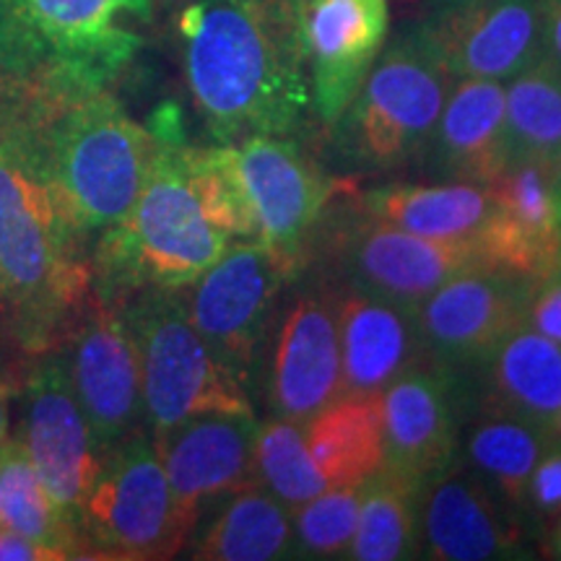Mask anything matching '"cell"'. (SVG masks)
Returning <instances> with one entry per match:
<instances>
[{"label":"cell","mask_w":561,"mask_h":561,"mask_svg":"<svg viewBox=\"0 0 561 561\" xmlns=\"http://www.w3.org/2000/svg\"><path fill=\"white\" fill-rule=\"evenodd\" d=\"M182 70L216 144L289 136L312 107L301 0H187Z\"/></svg>","instance_id":"cell-1"},{"label":"cell","mask_w":561,"mask_h":561,"mask_svg":"<svg viewBox=\"0 0 561 561\" xmlns=\"http://www.w3.org/2000/svg\"><path fill=\"white\" fill-rule=\"evenodd\" d=\"M94 271L55 185L34 87L0 121V310L30 351L62 339L87 310Z\"/></svg>","instance_id":"cell-2"},{"label":"cell","mask_w":561,"mask_h":561,"mask_svg":"<svg viewBox=\"0 0 561 561\" xmlns=\"http://www.w3.org/2000/svg\"><path fill=\"white\" fill-rule=\"evenodd\" d=\"M34 110L55 185L81 234L123 221L149 174L153 133L107 89L37 81Z\"/></svg>","instance_id":"cell-3"},{"label":"cell","mask_w":561,"mask_h":561,"mask_svg":"<svg viewBox=\"0 0 561 561\" xmlns=\"http://www.w3.org/2000/svg\"><path fill=\"white\" fill-rule=\"evenodd\" d=\"M149 174L123 221L102 231L94 261L100 299L140 289H185L229 248L208 219L191 172V149L178 136H153Z\"/></svg>","instance_id":"cell-4"},{"label":"cell","mask_w":561,"mask_h":561,"mask_svg":"<svg viewBox=\"0 0 561 561\" xmlns=\"http://www.w3.org/2000/svg\"><path fill=\"white\" fill-rule=\"evenodd\" d=\"M121 312L138 348L151 434L203 413H252L248 388L195 331L180 289H140Z\"/></svg>","instance_id":"cell-5"},{"label":"cell","mask_w":561,"mask_h":561,"mask_svg":"<svg viewBox=\"0 0 561 561\" xmlns=\"http://www.w3.org/2000/svg\"><path fill=\"white\" fill-rule=\"evenodd\" d=\"M453 81L413 32H403L380 53L335 123L343 157L369 172H390L424 157Z\"/></svg>","instance_id":"cell-6"},{"label":"cell","mask_w":561,"mask_h":561,"mask_svg":"<svg viewBox=\"0 0 561 561\" xmlns=\"http://www.w3.org/2000/svg\"><path fill=\"white\" fill-rule=\"evenodd\" d=\"M39 81L107 89L140 50L151 0H0Z\"/></svg>","instance_id":"cell-7"},{"label":"cell","mask_w":561,"mask_h":561,"mask_svg":"<svg viewBox=\"0 0 561 561\" xmlns=\"http://www.w3.org/2000/svg\"><path fill=\"white\" fill-rule=\"evenodd\" d=\"M81 546L107 559H172L193 536L174 502L151 432L107 450L81 507Z\"/></svg>","instance_id":"cell-8"},{"label":"cell","mask_w":561,"mask_h":561,"mask_svg":"<svg viewBox=\"0 0 561 561\" xmlns=\"http://www.w3.org/2000/svg\"><path fill=\"white\" fill-rule=\"evenodd\" d=\"M291 276L265 244L237 242L182 294L195 331L244 388L255 380L280 286Z\"/></svg>","instance_id":"cell-9"},{"label":"cell","mask_w":561,"mask_h":561,"mask_svg":"<svg viewBox=\"0 0 561 561\" xmlns=\"http://www.w3.org/2000/svg\"><path fill=\"white\" fill-rule=\"evenodd\" d=\"M411 32L455 81L507 83L543 60V0H434Z\"/></svg>","instance_id":"cell-10"},{"label":"cell","mask_w":561,"mask_h":561,"mask_svg":"<svg viewBox=\"0 0 561 561\" xmlns=\"http://www.w3.org/2000/svg\"><path fill=\"white\" fill-rule=\"evenodd\" d=\"M34 471L81 541L79 520L87 494L100 476L107 453L96 445L60 354L42 356L21 396V432L16 437ZM83 549V546H81Z\"/></svg>","instance_id":"cell-11"},{"label":"cell","mask_w":561,"mask_h":561,"mask_svg":"<svg viewBox=\"0 0 561 561\" xmlns=\"http://www.w3.org/2000/svg\"><path fill=\"white\" fill-rule=\"evenodd\" d=\"M460 369L424 362L380 392L385 466L421 489L460 460L462 424L471 405Z\"/></svg>","instance_id":"cell-12"},{"label":"cell","mask_w":561,"mask_h":561,"mask_svg":"<svg viewBox=\"0 0 561 561\" xmlns=\"http://www.w3.org/2000/svg\"><path fill=\"white\" fill-rule=\"evenodd\" d=\"M60 356L76 401L104 453L144 432L140 359L121 310L102 299L89 305L70 328L68 348Z\"/></svg>","instance_id":"cell-13"},{"label":"cell","mask_w":561,"mask_h":561,"mask_svg":"<svg viewBox=\"0 0 561 561\" xmlns=\"http://www.w3.org/2000/svg\"><path fill=\"white\" fill-rule=\"evenodd\" d=\"M335 255L354 289L411 310L460 273L494 268L479 237L430 240L371 219L369 214L335 237Z\"/></svg>","instance_id":"cell-14"},{"label":"cell","mask_w":561,"mask_h":561,"mask_svg":"<svg viewBox=\"0 0 561 561\" xmlns=\"http://www.w3.org/2000/svg\"><path fill=\"white\" fill-rule=\"evenodd\" d=\"M536 280L502 268L460 273L416 307L432 362L473 369L504 335L525 322Z\"/></svg>","instance_id":"cell-15"},{"label":"cell","mask_w":561,"mask_h":561,"mask_svg":"<svg viewBox=\"0 0 561 561\" xmlns=\"http://www.w3.org/2000/svg\"><path fill=\"white\" fill-rule=\"evenodd\" d=\"M255 434V413H203L151 434L191 533L210 502L257 483Z\"/></svg>","instance_id":"cell-16"},{"label":"cell","mask_w":561,"mask_h":561,"mask_svg":"<svg viewBox=\"0 0 561 561\" xmlns=\"http://www.w3.org/2000/svg\"><path fill=\"white\" fill-rule=\"evenodd\" d=\"M237 157L255 210L257 242L294 273L322 208L331 201V182L294 140L278 136L242 140Z\"/></svg>","instance_id":"cell-17"},{"label":"cell","mask_w":561,"mask_h":561,"mask_svg":"<svg viewBox=\"0 0 561 561\" xmlns=\"http://www.w3.org/2000/svg\"><path fill=\"white\" fill-rule=\"evenodd\" d=\"M390 32L388 0H312L305 5V45L312 107L335 125L359 94Z\"/></svg>","instance_id":"cell-18"},{"label":"cell","mask_w":561,"mask_h":561,"mask_svg":"<svg viewBox=\"0 0 561 561\" xmlns=\"http://www.w3.org/2000/svg\"><path fill=\"white\" fill-rule=\"evenodd\" d=\"M343 396L339 301L305 291L280 320L268 398L278 419L305 424Z\"/></svg>","instance_id":"cell-19"},{"label":"cell","mask_w":561,"mask_h":561,"mask_svg":"<svg viewBox=\"0 0 561 561\" xmlns=\"http://www.w3.org/2000/svg\"><path fill=\"white\" fill-rule=\"evenodd\" d=\"M491 210L479 242L494 268L541 280L561 265L551 170L517 161L486 185Z\"/></svg>","instance_id":"cell-20"},{"label":"cell","mask_w":561,"mask_h":561,"mask_svg":"<svg viewBox=\"0 0 561 561\" xmlns=\"http://www.w3.org/2000/svg\"><path fill=\"white\" fill-rule=\"evenodd\" d=\"M421 546L437 561H489L517 557L523 530L504 502L458 466L421 491Z\"/></svg>","instance_id":"cell-21"},{"label":"cell","mask_w":561,"mask_h":561,"mask_svg":"<svg viewBox=\"0 0 561 561\" xmlns=\"http://www.w3.org/2000/svg\"><path fill=\"white\" fill-rule=\"evenodd\" d=\"M343 396H380L405 371L430 362L416 310L367 291L339 305Z\"/></svg>","instance_id":"cell-22"},{"label":"cell","mask_w":561,"mask_h":561,"mask_svg":"<svg viewBox=\"0 0 561 561\" xmlns=\"http://www.w3.org/2000/svg\"><path fill=\"white\" fill-rule=\"evenodd\" d=\"M445 182L489 185L510 167L504 83L489 79L453 81L445 107L424 153Z\"/></svg>","instance_id":"cell-23"},{"label":"cell","mask_w":561,"mask_h":561,"mask_svg":"<svg viewBox=\"0 0 561 561\" xmlns=\"http://www.w3.org/2000/svg\"><path fill=\"white\" fill-rule=\"evenodd\" d=\"M481 413L533 421L549 430L561 409V346L528 322L504 335L473 367Z\"/></svg>","instance_id":"cell-24"},{"label":"cell","mask_w":561,"mask_h":561,"mask_svg":"<svg viewBox=\"0 0 561 561\" xmlns=\"http://www.w3.org/2000/svg\"><path fill=\"white\" fill-rule=\"evenodd\" d=\"M305 445L331 489L364 486L385 468L380 396H341L301 424Z\"/></svg>","instance_id":"cell-25"},{"label":"cell","mask_w":561,"mask_h":561,"mask_svg":"<svg viewBox=\"0 0 561 561\" xmlns=\"http://www.w3.org/2000/svg\"><path fill=\"white\" fill-rule=\"evenodd\" d=\"M364 210L390 227L430 240H473L489 219L486 185H388L364 195Z\"/></svg>","instance_id":"cell-26"},{"label":"cell","mask_w":561,"mask_h":561,"mask_svg":"<svg viewBox=\"0 0 561 561\" xmlns=\"http://www.w3.org/2000/svg\"><path fill=\"white\" fill-rule=\"evenodd\" d=\"M193 533L191 557L201 561H271L294 551L289 510L261 483L229 494L224 507Z\"/></svg>","instance_id":"cell-27"},{"label":"cell","mask_w":561,"mask_h":561,"mask_svg":"<svg viewBox=\"0 0 561 561\" xmlns=\"http://www.w3.org/2000/svg\"><path fill=\"white\" fill-rule=\"evenodd\" d=\"M551 432L541 424L500 413H483L466 434L468 471L486 483L510 507H523L533 468L541 458Z\"/></svg>","instance_id":"cell-28"},{"label":"cell","mask_w":561,"mask_h":561,"mask_svg":"<svg viewBox=\"0 0 561 561\" xmlns=\"http://www.w3.org/2000/svg\"><path fill=\"white\" fill-rule=\"evenodd\" d=\"M421 489L409 476L385 466L362 486L359 523L346 559L398 561L419 557Z\"/></svg>","instance_id":"cell-29"},{"label":"cell","mask_w":561,"mask_h":561,"mask_svg":"<svg viewBox=\"0 0 561 561\" xmlns=\"http://www.w3.org/2000/svg\"><path fill=\"white\" fill-rule=\"evenodd\" d=\"M510 164L528 161L553 170L561 153V73L538 60L504 83Z\"/></svg>","instance_id":"cell-30"},{"label":"cell","mask_w":561,"mask_h":561,"mask_svg":"<svg viewBox=\"0 0 561 561\" xmlns=\"http://www.w3.org/2000/svg\"><path fill=\"white\" fill-rule=\"evenodd\" d=\"M0 528L32 538L58 553V559L83 557L81 541L55 507L30 455L16 437L0 445Z\"/></svg>","instance_id":"cell-31"},{"label":"cell","mask_w":561,"mask_h":561,"mask_svg":"<svg viewBox=\"0 0 561 561\" xmlns=\"http://www.w3.org/2000/svg\"><path fill=\"white\" fill-rule=\"evenodd\" d=\"M255 476L289 512L331 489L307 450L301 424L278 416L257 426Z\"/></svg>","instance_id":"cell-32"},{"label":"cell","mask_w":561,"mask_h":561,"mask_svg":"<svg viewBox=\"0 0 561 561\" xmlns=\"http://www.w3.org/2000/svg\"><path fill=\"white\" fill-rule=\"evenodd\" d=\"M191 172L208 219L229 240L257 242V221L244 187L237 146L219 144L214 149H191Z\"/></svg>","instance_id":"cell-33"},{"label":"cell","mask_w":561,"mask_h":561,"mask_svg":"<svg viewBox=\"0 0 561 561\" xmlns=\"http://www.w3.org/2000/svg\"><path fill=\"white\" fill-rule=\"evenodd\" d=\"M362 486L328 489L301 507L291 510L294 549L310 557H346L359 523Z\"/></svg>","instance_id":"cell-34"},{"label":"cell","mask_w":561,"mask_h":561,"mask_svg":"<svg viewBox=\"0 0 561 561\" xmlns=\"http://www.w3.org/2000/svg\"><path fill=\"white\" fill-rule=\"evenodd\" d=\"M523 507L541 520H557L561 515V437L551 434V439L546 442L541 458L530 473Z\"/></svg>","instance_id":"cell-35"},{"label":"cell","mask_w":561,"mask_h":561,"mask_svg":"<svg viewBox=\"0 0 561 561\" xmlns=\"http://www.w3.org/2000/svg\"><path fill=\"white\" fill-rule=\"evenodd\" d=\"M37 73L21 53L16 37L0 16V121H3L16 104L30 94V89L37 83Z\"/></svg>","instance_id":"cell-36"},{"label":"cell","mask_w":561,"mask_h":561,"mask_svg":"<svg viewBox=\"0 0 561 561\" xmlns=\"http://www.w3.org/2000/svg\"><path fill=\"white\" fill-rule=\"evenodd\" d=\"M525 322L561 346V265L533 284Z\"/></svg>","instance_id":"cell-37"},{"label":"cell","mask_w":561,"mask_h":561,"mask_svg":"<svg viewBox=\"0 0 561 561\" xmlns=\"http://www.w3.org/2000/svg\"><path fill=\"white\" fill-rule=\"evenodd\" d=\"M58 553L47 549L32 538L13 533L9 528H0V561H53Z\"/></svg>","instance_id":"cell-38"},{"label":"cell","mask_w":561,"mask_h":561,"mask_svg":"<svg viewBox=\"0 0 561 561\" xmlns=\"http://www.w3.org/2000/svg\"><path fill=\"white\" fill-rule=\"evenodd\" d=\"M543 60L561 73V0H543Z\"/></svg>","instance_id":"cell-39"},{"label":"cell","mask_w":561,"mask_h":561,"mask_svg":"<svg viewBox=\"0 0 561 561\" xmlns=\"http://www.w3.org/2000/svg\"><path fill=\"white\" fill-rule=\"evenodd\" d=\"M9 426H11V396H9V385L0 380V445L11 437Z\"/></svg>","instance_id":"cell-40"},{"label":"cell","mask_w":561,"mask_h":561,"mask_svg":"<svg viewBox=\"0 0 561 561\" xmlns=\"http://www.w3.org/2000/svg\"><path fill=\"white\" fill-rule=\"evenodd\" d=\"M551 187H553V203H557V214H559V224H561V153L551 170Z\"/></svg>","instance_id":"cell-41"},{"label":"cell","mask_w":561,"mask_h":561,"mask_svg":"<svg viewBox=\"0 0 561 561\" xmlns=\"http://www.w3.org/2000/svg\"><path fill=\"white\" fill-rule=\"evenodd\" d=\"M549 557L561 559V515L557 517V525H553L549 536Z\"/></svg>","instance_id":"cell-42"},{"label":"cell","mask_w":561,"mask_h":561,"mask_svg":"<svg viewBox=\"0 0 561 561\" xmlns=\"http://www.w3.org/2000/svg\"><path fill=\"white\" fill-rule=\"evenodd\" d=\"M549 432L553 434V437H561V409L557 411V416L549 421Z\"/></svg>","instance_id":"cell-43"}]
</instances>
